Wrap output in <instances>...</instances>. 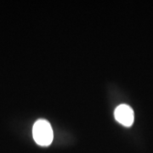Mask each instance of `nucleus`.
Wrapping results in <instances>:
<instances>
[{
    "label": "nucleus",
    "instance_id": "obj_2",
    "mask_svg": "<svg viewBox=\"0 0 153 153\" xmlns=\"http://www.w3.org/2000/svg\"><path fill=\"white\" fill-rule=\"evenodd\" d=\"M114 116L116 120L125 127H130L134 123V111L128 105H118L115 109Z\"/></svg>",
    "mask_w": 153,
    "mask_h": 153
},
{
    "label": "nucleus",
    "instance_id": "obj_1",
    "mask_svg": "<svg viewBox=\"0 0 153 153\" xmlns=\"http://www.w3.org/2000/svg\"><path fill=\"white\" fill-rule=\"evenodd\" d=\"M33 135L36 143L42 146H48L53 140V130L48 121L39 119L33 125Z\"/></svg>",
    "mask_w": 153,
    "mask_h": 153
}]
</instances>
